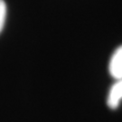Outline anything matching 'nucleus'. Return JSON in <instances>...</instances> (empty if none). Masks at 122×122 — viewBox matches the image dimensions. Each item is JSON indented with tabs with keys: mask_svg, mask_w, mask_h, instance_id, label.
Returning <instances> with one entry per match:
<instances>
[{
	"mask_svg": "<svg viewBox=\"0 0 122 122\" xmlns=\"http://www.w3.org/2000/svg\"><path fill=\"white\" fill-rule=\"evenodd\" d=\"M109 71L114 79H122V45L118 47L113 52L109 60Z\"/></svg>",
	"mask_w": 122,
	"mask_h": 122,
	"instance_id": "obj_1",
	"label": "nucleus"
},
{
	"mask_svg": "<svg viewBox=\"0 0 122 122\" xmlns=\"http://www.w3.org/2000/svg\"><path fill=\"white\" fill-rule=\"evenodd\" d=\"M122 100V79L117 80V81L111 86L107 99V103L110 109H117L120 100Z\"/></svg>",
	"mask_w": 122,
	"mask_h": 122,
	"instance_id": "obj_2",
	"label": "nucleus"
},
{
	"mask_svg": "<svg viewBox=\"0 0 122 122\" xmlns=\"http://www.w3.org/2000/svg\"><path fill=\"white\" fill-rule=\"evenodd\" d=\"M6 17V5L4 0H0V33L2 32Z\"/></svg>",
	"mask_w": 122,
	"mask_h": 122,
	"instance_id": "obj_3",
	"label": "nucleus"
}]
</instances>
